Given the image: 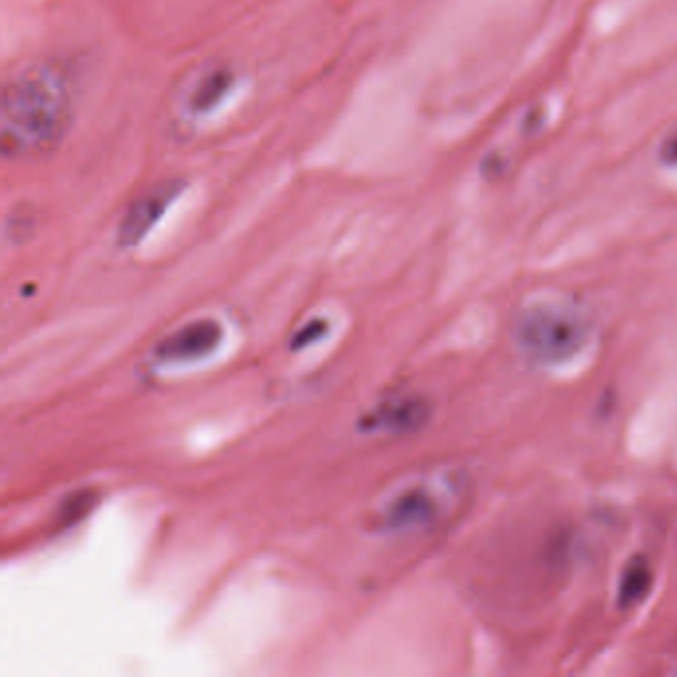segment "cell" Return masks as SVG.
Segmentation results:
<instances>
[{
	"label": "cell",
	"mask_w": 677,
	"mask_h": 677,
	"mask_svg": "<svg viewBox=\"0 0 677 677\" xmlns=\"http://www.w3.org/2000/svg\"><path fill=\"white\" fill-rule=\"evenodd\" d=\"M98 505V493L94 489H80L70 493L58 507L56 519L62 527H72L92 513Z\"/></svg>",
	"instance_id": "8"
},
{
	"label": "cell",
	"mask_w": 677,
	"mask_h": 677,
	"mask_svg": "<svg viewBox=\"0 0 677 677\" xmlns=\"http://www.w3.org/2000/svg\"><path fill=\"white\" fill-rule=\"evenodd\" d=\"M652 586V570L648 566L646 560L638 558L634 562H630L624 570V576L620 580V604L622 606H632L636 602H640L648 590Z\"/></svg>",
	"instance_id": "7"
},
{
	"label": "cell",
	"mask_w": 677,
	"mask_h": 677,
	"mask_svg": "<svg viewBox=\"0 0 677 677\" xmlns=\"http://www.w3.org/2000/svg\"><path fill=\"white\" fill-rule=\"evenodd\" d=\"M429 404L423 398L404 396L394 398L386 404L374 409L368 417L362 419V427L392 431V433H407L419 429L429 419Z\"/></svg>",
	"instance_id": "5"
},
{
	"label": "cell",
	"mask_w": 677,
	"mask_h": 677,
	"mask_svg": "<svg viewBox=\"0 0 677 677\" xmlns=\"http://www.w3.org/2000/svg\"><path fill=\"white\" fill-rule=\"evenodd\" d=\"M660 159H662L664 165L677 167V130L664 137V141L660 145Z\"/></svg>",
	"instance_id": "11"
},
{
	"label": "cell",
	"mask_w": 677,
	"mask_h": 677,
	"mask_svg": "<svg viewBox=\"0 0 677 677\" xmlns=\"http://www.w3.org/2000/svg\"><path fill=\"white\" fill-rule=\"evenodd\" d=\"M229 80L231 78L225 74V70L209 72L207 78H203L201 84L197 86V90L191 94L189 108H195V110H207V108H211L215 102H219V96L225 90Z\"/></svg>",
	"instance_id": "9"
},
{
	"label": "cell",
	"mask_w": 677,
	"mask_h": 677,
	"mask_svg": "<svg viewBox=\"0 0 677 677\" xmlns=\"http://www.w3.org/2000/svg\"><path fill=\"white\" fill-rule=\"evenodd\" d=\"M437 503L425 489H409L388 509L386 523L390 529H411L431 523L437 517Z\"/></svg>",
	"instance_id": "6"
},
{
	"label": "cell",
	"mask_w": 677,
	"mask_h": 677,
	"mask_svg": "<svg viewBox=\"0 0 677 677\" xmlns=\"http://www.w3.org/2000/svg\"><path fill=\"white\" fill-rule=\"evenodd\" d=\"M183 191V181L165 179L149 189H145L136 201L128 207L120 229L118 241L122 247H136L141 239L155 227V223L163 217L167 207L179 197Z\"/></svg>",
	"instance_id": "3"
},
{
	"label": "cell",
	"mask_w": 677,
	"mask_h": 677,
	"mask_svg": "<svg viewBox=\"0 0 677 677\" xmlns=\"http://www.w3.org/2000/svg\"><path fill=\"white\" fill-rule=\"evenodd\" d=\"M221 336L223 330L215 320H197L161 340L155 356L163 362L199 360L219 346Z\"/></svg>",
	"instance_id": "4"
},
{
	"label": "cell",
	"mask_w": 677,
	"mask_h": 677,
	"mask_svg": "<svg viewBox=\"0 0 677 677\" xmlns=\"http://www.w3.org/2000/svg\"><path fill=\"white\" fill-rule=\"evenodd\" d=\"M326 332V322L322 320H314L310 324H306L294 338H292V348L298 350V348H304L308 344H312L314 340H318L322 334Z\"/></svg>",
	"instance_id": "10"
},
{
	"label": "cell",
	"mask_w": 677,
	"mask_h": 677,
	"mask_svg": "<svg viewBox=\"0 0 677 677\" xmlns=\"http://www.w3.org/2000/svg\"><path fill=\"white\" fill-rule=\"evenodd\" d=\"M590 318L568 300H542L521 310L515 322L519 350L535 364L552 366L574 358L590 338Z\"/></svg>",
	"instance_id": "2"
},
{
	"label": "cell",
	"mask_w": 677,
	"mask_h": 677,
	"mask_svg": "<svg viewBox=\"0 0 677 677\" xmlns=\"http://www.w3.org/2000/svg\"><path fill=\"white\" fill-rule=\"evenodd\" d=\"M6 159H34L56 149L74 118V98L62 68L32 64L6 80L0 110Z\"/></svg>",
	"instance_id": "1"
}]
</instances>
